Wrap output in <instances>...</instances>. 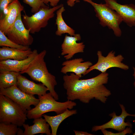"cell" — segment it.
Masks as SVG:
<instances>
[{
	"label": "cell",
	"mask_w": 135,
	"mask_h": 135,
	"mask_svg": "<svg viewBox=\"0 0 135 135\" xmlns=\"http://www.w3.org/2000/svg\"><path fill=\"white\" fill-rule=\"evenodd\" d=\"M72 72L63 77V86L66 91L68 100H78L88 104L94 99L105 104L111 94L110 91L104 86L108 81V74L102 73L90 78L81 79Z\"/></svg>",
	"instance_id": "6da1fadb"
},
{
	"label": "cell",
	"mask_w": 135,
	"mask_h": 135,
	"mask_svg": "<svg viewBox=\"0 0 135 135\" xmlns=\"http://www.w3.org/2000/svg\"><path fill=\"white\" fill-rule=\"evenodd\" d=\"M46 53L45 50L41 51L20 73H26L33 80L41 82L57 100L59 99L58 96L54 88L57 83L55 76L49 72L44 61Z\"/></svg>",
	"instance_id": "7a4b0ae2"
},
{
	"label": "cell",
	"mask_w": 135,
	"mask_h": 135,
	"mask_svg": "<svg viewBox=\"0 0 135 135\" xmlns=\"http://www.w3.org/2000/svg\"><path fill=\"white\" fill-rule=\"evenodd\" d=\"M39 102L34 108L27 111V117L29 119L42 117L44 113L54 112L57 114H60L67 109L71 110L76 105L73 101L68 100L64 102L57 101L49 92L38 96Z\"/></svg>",
	"instance_id": "3957f363"
},
{
	"label": "cell",
	"mask_w": 135,
	"mask_h": 135,
	"mask_svg": "<svg viewBox=\"0 0 135 135\" xmlns=\"http://www.w3.org/2000/svg\"><path fill=\"white\" fill-rule=\"evenodd\" d=\"M27 112L10 98L0 94V122L22 126L27 119Z\"/></svg>",
	"instance_id": "277c9868"
},
{
	"label": "cell",
	"mask_w": 135,
	"mask_h": 135,
	"mask_svg": "<svg viewBox=\"0 0 135 135\" xmlns=\"http://www.w3.org/2000/svg\"><path fill=\"white\" fill-rule=\"evenodd\" d=\"M91 4L94 8L96 16L103 26H107L112 30L114 35L119 37L122 34L120 25L123 21L120 15L116 11L109 7L106 4H98L92 0H82Z\"/></svg>",
	"instance_id": "5b68a950"
},
{
	"label": "cell",
	"mask_w": 135,
	"mask_h": 135,
	"mask_svg": "<svg viewBox=\"0 0 135 135\" xmlns=\"http://www.w3.org/2000/svg\"><path fill=\"white\" fill-rule=\"evenodd\" d=\"M64 6L62 4L50 8L45 5L41 7L39 10L31 16L25 13L22 15V22L26 28L30 30V32L34 34L39 32L41 29L48 25L49 20L54 17V12Z\"/></svg>",
	"instance_id": "8992f818"
},
{
	"label": "cell",
	"mask_w": 135,
	"mask_h": 135,
	"mask_svg": "<svg viewBox=\"0 0 135 135\" xmlns=\"http://www.w3.org/2000/svg\"><path fill=\"white\" fill-rule=\"evenodd\" d=\"M115 54V52L112 50L106 56H104L102 55L101 51H98V61L87 70L86 74L94 70H98L102 73H104L106 72L108 69L114 67L124 70H128L129 66L122 62L124 59L123 56L121 54L116 56Z\"/></svg>",
	"instance_id": "52a82bcc"
},
{
	"label": "cell",
	"mask_w": 135,
	"mask_h": 135,
	"mask_svg": "<svg viewBox=\"0 0 135 135\" xmlns=\"http://www.w3.org/2000/svg\"><path fill=\"white\" fill-rule=\"evenodd\" d=\"M30 30L26 29L22 22L21 13L5 34L14 43L24 46H29L33 42L34 38L30 34Z\"/></svg>",
	"instance_id": "ba28073f"
},
{
	"label": "cell",
	"mask_w": 135,
	"mask_h": 135,
	"mask_svg": "<svg viewBox=\"0 0 135 135\" xmlns=\"http://www.w3.org/2000/svg\"><path fill=\"white\" fill-rule=\"evenodd\" d=\"M0 94L8 98L26 112L31 109V106H36L39 102V98H36L34 95L23 92L16 85L0 88Z\"/></svg>",
	"instance_id": "9c48e42d"
},
{
	"label": "cell",
	"mask_w": 135,
	"mask_h": 135,
	"mask_svg": "<svg viewBox=\"0 0 135 135\" xmlns=\"http://www.w3.org/2000/svg\"><path fill=\"white\" fill-rule=\"evenodd\" d=\"M119 105L122 110L120 115L117 116L115 112L109 114V116L112 117L110 120L101 125L94 126L92 128V131L95 132L104 129L111 128L121 132L124 130L126 126L132 128V124L129 122H125V119L128 116L135 117V114L127 112L123 104H119Z\"/></svg>",
	"instance_id": "30bf717a"
},
{
	"label": "cell",
	"mask_w": 135,
	"mask_h": 135,
	"mask_svg": "<svg viewBox=\"0 0 135 135\" xmlns=\"http://www.w3.org/2000/svg\"><path fill=\"white\" fill-rule=\"evenodd\" d=\"M81 40L79 34H75L73 36L66 35L61 46V55L66 60H70L74 55L84 52L85 45L83 42H77Z\"/></svg>",
	"instance_id": "8fae6325"
},
{
	"label": "cell",
	"mask_w": 135,
	"mask_h": 135,
	"mask_svg": "<svg viewBox=\"0 0 135 135\" xmlns=\"http://www.w3.org/2000/svg\"><path fill=\"white\" fill-rule=\"evenodd\" d=\"M24 10V6L18 0L8 4L4 11L3 17L0 19V30L5 34Z\"/></svg>",
	"instance_id": "7c38bea8"
},
{
	"label": "cell",
	"mask_w": 135,
	"mask_h": 135,
	"mask_svg": "<svg viewBox=\"0 0 135 135\" xmlns=\"http://www.w3.org/2000/svg\"><path fill=\"white\" fill-rule=\"evenodd\" d=\"M109 7L117 12L123 21L130 27L135 26V5L134 4H122L116 0H104Z\"/></svg>",
	"instance_id": "4fadbf2b"
},
{
	"label": "cell",
	"mask_w": 135,
	"mask_h": 135,
	"mask_svg": "<svg viewBox=\"0 0 135 135\" xmlns=\"http://www.w3.org/2000/svg\"><path fill=\"white\" fill-rule=\"evenodd\" d=\"M84 61L82 58L66 60L62 63L63 66L60 72L66 74L68 72H72L81 78L82 75H86L87 70L93 65L90 61Z\"/></svg>",
	"instance_id": "5bb4252c"
},
{
	"label": "cell",
	"mask_w": 135,
	"mask_h": 135,
	"mask_svg": "<svg viewBox=\"0 0 135 135\" xmlns=\"http://www.w3.org/2000/svg\"><path fill=\"white\" fill-rule=\"evenodd\" d=\"M38 53L34 49L26 59L22 60L8 59L0 60V72L14 71L20 72L34 59Z\"/></svg>",
	"instance_id": "9a60e30c"
},
{
	"label": "cell",
	"mask_w": 135,
	"mask_h": 135,
	"mask_svg": "<svg viewBox=\"0 0 135 135\" xmlns=\"http://www.w3.org/2000/svg\"><path fill=\"white\" fill-rule=\"evenodd\" d=\"M17 86L23 92L33 95H43L48 90L47 88L42 84H37L30 80L20 73L17 77Z\"/></svg>",
	"instance_id": "2e32d148"
},
{
	"label": "cell",
	"mask_w": 135,
	"mask_h": 135,
	"mask_svg": "<svg viewBox=\"0 0 135 135\" xmlns=\"http://www.w3.org/2000/svg\"><path fill=\"white\" fill-rule=\"evenodd\" d=\"M34 124L29 126L25 123L23 125L24 130L23 135H33L38 134H45L52 135L51 131L49 128L50 126L44 118L42 117L34 119Z\"/></svg>",
	"instance_id": "e0dca14e"
},
{
	"label": "cell",
	"mask_w": 135,
	"mask_h": 135,
	"mask_svg": "<svg viewBox=\"0 0 135 135\" xmlns=\"http://www.w3.org/2000/svg\"><path fill=\"white\" fill-rule=\"evenodd\" d=\"M32 52L30 48L26 50H22L16 48L6 46L0 48V60L8 59L22 60L27 58Z\"/></svg>",
	"instance_id": "ac0fdd59"
},
{
	"label": "cell",
	"mask_w": 135,
	"mask_h": 135,
	"mask_svg": "<svg viewBox=\"0 0 135 135\" xmlns=\"http://www.w3.org/2000/svg\"><path fill=\"white\" fill-rule=\"evenodd\" d=\"M77 113L76 110L67 109L64 112L56 116H50L44 114L42 116L51 128L52 135H56L58 127L61 122L67 118Z\"/></svg>",
	"instance_id": "d6986e66"
},
{
	"label": "cell",
	"mask_w": 135,
	"mask_h": 135,
	"mask_svg": "<svg viewBox=\"0 0 135 135\" xmlns=\"http://www.w3.org/2000/svg\"><path fill=\"white\" fill-rule=\"evenodd\" d=\"M65 10L64 6L57 10L55 23L57 26V29L55 34L56 35L59 36H61L65 33L68 34L71 36H73L75 34V30L66 24L62 17V13Z\"/></svg>",
	"instance_id": "ffe728a7"
},
{
	"label": "cell",
	"mask_w": 135,
	"mask_h": 135,
	"mask_svg": "<svg viewBox=\"0 0 135 135\" xmlns=\"http://www.w3.org/2000/svg\"><path fill=\"white\" fill-rule=\"evenodd\" d=\"M20 73L6 71L0 73V88H6L17 85V77Z\"/></svg>",
	"instance_id": "44dd1931"
},
{
	"label": "cell",
	"mask_w": 135,
	"mask_h": 135,
	"mask_svg": "<svg viewBox=\"0 0 135 135\" xmlns=\"http://www.w3.org/2000/svg\"><path fill=\"white\" fill-rule=\"evenodd\" d=\"M0 46L16 48L22 50H26L29 46H24L14 43L9 39L4 32L0 30Z\"/></svg>",
	"instance_id": "7402d4cb"
},
{
	"label": "cell",
	"mask_w": 135,
	"mask_h": 135,
	"mask_svg": "<svg viewBox=\"0 0 135 135\" xmlns=\"http://www.w3.org/2000/svg\"><path fill=\"white\" fill-rule=\"evenodd\" d=\"M18 126L12 124L0 123V135H15L18 129Z\"/></svg>",
	"instance_id": "603a6c76"
},
{
	"label": "cell",
	"mask_w": 135,
	"mask_h": 135,
	"mask_svg": "<svg viewBox=\"0 0 135 135\" xmlns=\"http://www.w3.org/2000/svg\"><path fill=\"white\" fill-rule=\"evenodd\" d=\"M23 2L31 7V12L34 14L38 12L41 7L45 5L42 0H23Z\"/></svg>",
	"instance_id": "cb8c5ba5"
},
{
	"label": "cell",
	"mask_w": 135,
	"mask_h": 135,
	"mask_svg": "<svg viewBox=\"0 0 135 135\" xmlns=\"http://www.w3.org/2000/svg\"><path fill=\"white\" fill-rule=\"evenodd\" d=\"M101 130L103 134L104 135H125L127 134H130L132 132L131 128L129 127L126 128L123 131L118 133H114L108 131L106 129H104Z\"/></svg>",
	"instance_id": "d4e9b609"
},
{
	"label": "cell",
	"mask_w": 135,
	"mask_h": 135,
	"mask_svg": "<svg viewBox=\"0 0 135 135\" xmlns=\"http://www.w3.org/2000/svg\"><path fill=\"white\" fill-rule=\"evenodd\" d=\"M16 0H0V19L3 17L7 6Z\"/></svg>",
	"instance_id": "484cf974"
},
{
	"label": "cell",
	"mask_w": 135,
	"mask_h": 135,
	"mask_svg": "<svg viewBox=\"0 0 135 135\" xmlns=\"http://www.w3.org/2000/svg\"><path fill=\"white\" fill-rule=\"evenodd\" d=\"M45 4H47L49 2L50 5L52 7L58 5V4L60 0H42Z\"/></svg>",
	"instance_id": "4316f807"
},
{
	"label": "cell",
	"mask_w": 135,
	"mask_h": 135,
	"mask_svg": "<svg viewBox=\"0 0 135 135\" xmlns=\"http://www.w3.org/2000/svg\"><path fill=\"white\" fill-rule=\"evenodd\" d=\"M74 132L76 135H92L93 134L89 133L87 132L79 131L74 130Z\"/></svg>",
	"instance_id": "83f0119b"
},
{
	"label": "cell",
	"mask_w": 135,
	"mask_h": 135,
	"mask_svg": "<svg viewBox=\"0 0 135 135\" xmlns=\"http://www.w3.org/2000/svg\"><path fill=\"white\" fill-rule=\"evenodd\" d=\"M77 0H68L67 3L68 5L71 7L74 6L75 4V2Z\"/></svg>",
	"instance_id": "f1b7e54d"
},
{
	"label": "cell",
	"mask_w": 135,
	"mask_h": 135,
	"mask_svg": "<svg viewBox=\"0 0 135 135\" xmlns=\"http://www.w3.org/2000/svg\"><path fill=\"white\" fill-rule=\"evenodd\" d=\"M24 132L22 129L18 128L16 134L17 135H23Z\"/></svg>",
	"instance_id": "f546056e"
},
{
	"label": "cell",
	"mask_w": 135,
	"mask_h": 135,
	"mask_svg": "<svg viewBox=\"0 0 135 135\" xmlns=\"http://www.w3.org/2000/svg\"><path fill=\"white\" fill-rule=\"evenodd\" d=\"M133 76L134 77V87L135 88V67H133Z\"/></svg>",
	"instance_id": "4dcf8cb0"
},
{
	"label": "cell",
	"mask_w": 135,
	"mask_h": 135,
	"mask_svg": "<svg viewBox=\"0 0 135 135\" xmlns=\"http://www.w3.org/2000/svg\"><path fill=\"white\" fill-rule=\"evenodd\" d=\"M134 122L135 123V120L134 121ZM133 135H135V131L134 133L133 134Z\"/></svg>",
	"instance_id": "1f68e13d"
}]
</instances>
